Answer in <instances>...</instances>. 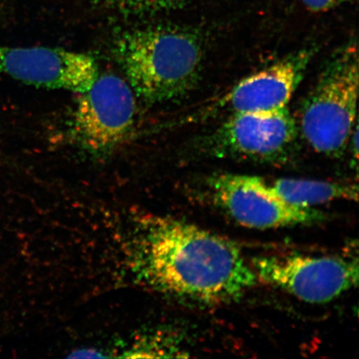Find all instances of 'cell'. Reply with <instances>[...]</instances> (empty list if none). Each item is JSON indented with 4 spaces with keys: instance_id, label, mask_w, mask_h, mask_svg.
I'll return each instance as SVG.
<instances>
[{
    "instance_id": "3957f363",
    "label": "cell",
    "mask_w": 359,
    "mask_h": 359,
    "mask_svg": "<svg viewBox=\"0 0 359 359\" xmlns=\"http://www.w3.org/2000/svg\"><path fill=\"white\" fill-rule=\"evenodd\" d=\"M358 83V48L351 40L327 60L302 105L300 133L317 154L339 156L347 147L357 125Z\"/></svg>"
},
{
    "instance_id": "ba28073f",
    "label": "cell",
    "mask_w": 359,
    "mask_h": 359,
    "mask_svg": "<svg viewBox=\"0 0 359 359\" xmlns=\"http://www.w3.org/2000/svg\"><path fill=\"white\" fill-rule=\"evenodd\" d=\"M314 55L313 48L291 53L237 83L228 92L191 115L190 120L258 114L284 109L304 78Z\"/></svg>"
},
{
    "instance_id": "277c9868",
    "label": "cell",
    "mask_w": 359,
    "mask_h": 359,
    "mask_svg": "<svg viewBox=\"0 0 359 359\" xmlns=\"http://www.w3.org/2000/svg\"><path fill=\"white\" fill-rule=\"evenodd\" d=\"M299 131L287 107L231 116L196 137L191 146V154L202 158L285 163L294 154Z\"/></svg>"
},
{
    "instance_id": "5b68a950",
    "label": "cell",
    "mask_w": 359,
    "mask_h": 359,
    "mask_svg": "<svg viewBox=\"0 0 359 359\" xmlns=\"http://www.w3.org/2000/svg\"><path fill=\"white\" fill-rule=\"evenodd\" d=\"M80 94L71 121L74 142L93 156L112 154L133 132L136 116L133 89L118 76L104 74Z\"/></svg>"
},
{
    "instance_id": "30bf717a",
    "label": "cell",
    "mask_w": 359,
    "mask_h": 359,
    "mask_svg": "<svg viewBox=\"0 0 359 359\" xmlns=\"http://www.w3.org/2000/svg\"><path fill=\"white\" fill-rule=\"evenodd\" d=\"M269 183L283 200L299 208H313L334 201L358 200V187L351 183L300 178H279Z\"/></svg>"
},
{
    "instance_id": "9c48e42d",
    "label": "cell",
    "mask_w": 359,
    "mask_h": 359,
    "mask_svg": "<svg viewBox=\"0 0 359 359\" xmlns=\"http://www.w3.org/2000/svg\"><path fill=\"white\" fill-rule=\"evenodd\" d=\"M0 74L31 86L82 93L100 77L94 57L69 49L0 45Z\"/></svg>"
},
{
    "instance_id": "52a82bcc",
    "label": "cell",
    "mask_w": 359,
    "mask_h": 359,
    "mask_svg": "<svg viewBox=\"0 0 359 359\" xmlns=\"http://www.w3.org/2000/svg\"><path fill=\"white\" fill-rule=\"evenodd\" d=\"M257 279L309 304L332 302L358 283V259L339 257H258L251 260Z\"/></svg>"
},
{
    "instance_id": "7a4b0ae2",
    "label": "cell",
    "mask_w": 359,
    "mask_h": 359,
    "mask_svg": "<svg viewBox=\"0 0 359 359\" xmlns=\"http://www.w3.org/2000/svg\"><path fill=\"white\" fill-rule=\"evenodd\" d=\"M115 55L135 95L149 104L179 100L198 84L204 42L196 31L151 25L126 31Z\"/></svg>"
},
{
    "instance_id": "6da1fadb",
    "label": "cell",
    "mask_w": 359,
    "mask_h": 359,
    "mask_svg": "<svg viewBox=\"0 0 359 359\" xmlns=\"http://www.w3.org/2000/svg\"><path fill=\"white\" fill-rule=\"evenodd\" d=\"M147 239L148 271L168 293L219 304L239 299L257 284L237 245L194 224L160 221Z\"/></svg>"
},
{
    "instance_id": "7c38bea8",
    "label": "cell",
    "mask_w": 359,
    "mask_h": 359,
    "mask_svg": "<svg viewBox=\"0 0 359 359\" xmlns=\"http://www.w3.org/2000/svg\"><path fill=\"white\" fill-rule=\"evenodd\" d=\"M302 1L309 11L321 13L330 11L351 0H302Z\"/></svg>"
},
{
    "instance_id": "8992f818",
    "label": "cell",
    "mask_w": 359,
    "mask_h": 359,
    "mask_svg": "<svg viewBox=\"0 0 359 359\" xmlns=\"http://www.w3.org/2000/svg\"><path fill=\"white\" fill-rule=\"evenodd\" d=\"M206 188L215 203L245 227L268 230L309 226L325 219L318 210L299 208L285 201L262 177L213 175L206 179Z\"/></svg>"
},
{
    "instance_id": "8fae6325",
    "label": "cell",
    "mask_w": 359,
    "mask_h": 359,
    "mask_svg": "<svg viewBox=\"0 0 359 359\" xmlns=\"http://www.w3.org/2000/svg\"><path fill=\"white\" fill-rule=\"evenodd\" d=\"M109 6L129 13L147 12L148 0H106Z\"/></svg>"
},
{
    "instance_id": "4fadbf2b",
    "label": "cell",
    "mask_w": 359,
    "mask_h": 359,
    "mask_svg": "<svg viewBox=\"0 0 359 359\" xmlns=\"http://www.w3.org/2000/svg\"><path fill=\"white\" fill-rule=\"evenodd\" d=\"M188 0H148L147 12L175 10L185 6Z\"/></svg>"
}]
</instances>
